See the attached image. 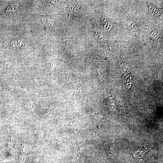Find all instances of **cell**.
Masks as SVG:
<instances>
[{
  "mask_svg": "<svg viewBox=\"0 0 163 163\" xmlns=\"http://www.w3.org/2000/svg\"><path fill=\"white\" fill-rule=\"evenodd\" d=\"M148 3L150 14L154 16H157L159 15L161 12L160 10L152 5L150 3L148 2Z\"/></svg>",
  "mask_w": 163,
  "mask_h": 163,
  "instance_id": "6da1fadb",
  "label": "cell"
},
{
  "mask_svg": "<svg viewBox=\"0 0 163 163\" xmlns=\"http://www.w3.org/2000/svg\"><path fill=\"white\" fill-rule=\"evenodd\" d=\"M97 39L100 42H103L105 40V37L104 35L100 31H97L96 33Z\"/></svg>",
  "mask_w": 163,
  "mask_h": 163,
  "instance_id": "7a4b0ae2",
  "label": "cell"
},
{
  "mask_svg": "<svg viewBox=\"0 0 163 163\" xmlns=\"http://www.w3.org/2000/svg\"><path fill=\"white\" fill-rule=\"evenodd\" d=\"M112 26V23L109 21L106 20L104 22V28L107 31L110 30L111 29Z\"/></svg>",
  "mask_w": 163,
  "mask_h": 163,
  "instance_id": "3957f363",
  "label": "cell"
},
{
  "mask_svg": "<svg viewBox=\"0 0 163 163\" xmlns=\"http://www.w3.org/2000/svg\"><path fill=\"white\" fill-rule=\"evenodd\" d=\"M149 36L154 39H157L159 36L158 32L156 30H153L150 32Z\"/></svg>",
  "mask_w": 163,
  "mask_h": 163,
  "instance_id": "277c9868",
  "label": "cell"
},
{
  "mask_svg": "<svg viewBox=\"0 0 163 163\" xmlns=\"http://www.w3.org/2000/svg\"><path fill=\"white\" fill-rule=\"evenodd\" d=\"M79 9V6L76 5H73L70 6L69 10L72 12H77Z\"/></svg>",
  "mask_w": 163,
  "mask_h": 163,
  "instance_id": "5b68a950",
  "label": "cell"
}]
</instances>
